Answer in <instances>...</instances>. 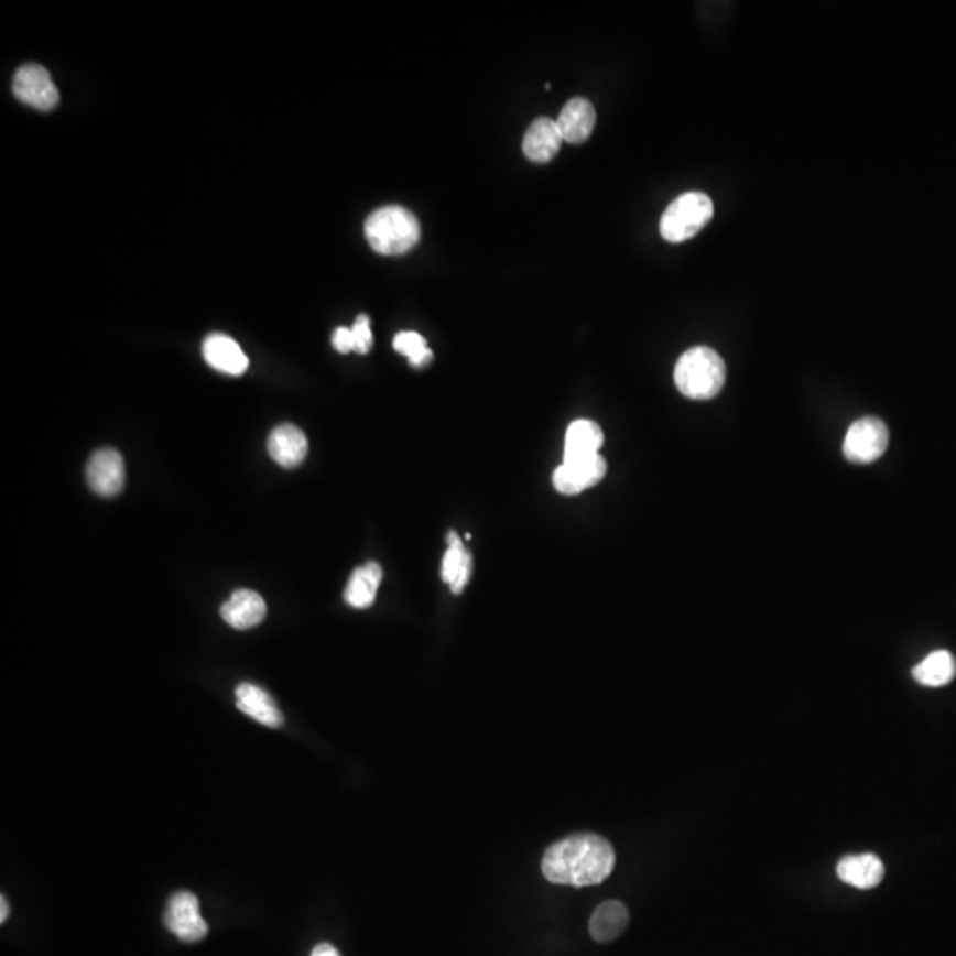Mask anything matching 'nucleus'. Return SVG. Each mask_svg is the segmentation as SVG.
<instances>
[{"instance_id": "obj_1", "label": "nucleus", "mask_w": 956, "mask_h": 956, "mask_svg": "<svg viewBox=\"0 0 956 956\" xmlns=\"http://www.w3.org/2000/svg\"><path fill=\"white\" fill-rule=\"evenodd\" d=\"M615 850L599 835H573L551 845L542 857V873L553 884L587 886L605 882L615 868Z\"/></svg>"}, {"instance_id": "obj_2", "label": "nucleus", "mask_w": 956, "mask_h": 956, "mask_svg": "<svg viewBox=\"0 0 956 956\" xmlns=\"http://www.w3.org/2000/svg\"><path fill=\"white\" fill-rule=\"evenodd\" d=\"M673 376L682 395L693 401H708L725 387L727 366L713 348L696 346L678 358Z\"/></svg>"}, {"instance_id": "obj_3", "label": "nucleus", "mask_w": 956, "mask_h": 956, "mask_svg": "<svg viewBox=\"0 0 956 956\" xmlns=\"http://www.w3.org/2000/svg\"><path fill=\"white\" fill-rule=\"evenodd\" d=\"M370 247L381 256H402L415 249L420 241V224L413 213L402 206H384L366 221Z\"/></svg>"}, {"instance_id": "obj_4", "label": "nucleus", "mask_w": 956, "mask_h": 956, "mask_svg": "<svg viewBox=\"0 0 956 956\" xmlns=\"http://www.w3.org/2000/svg\"><path fill=\"white\" fill-rule=\"evenodd\" d=\"M713 217V199L702 192H687L667 206L659 230L670 243H682L695 238Z\"/></svg>"}, {"instance_id": "obj_5", "label": "nucleus", "mask_w": 956, "mask_h": 956, "mask_svg": "<svg viewBox=\"0 0 956 956\" xmlns=\"http://www.w3.org/2000/svg\"><path fill=\"white\" fill-rule=\"evenodd\" d=\"M889 445V431L876 416H865L848 427L844 439V454L856 465H870L884 456Z\"/></svg>"}, {"instance_id": "obj_6", "label": "nucleus", "mask_w": 956, "mask_h": 956, "mask_svg": "<svg viewBox=\"0 0 956 956\" xmlns=\"http://www.w3.org/2000/svg\"><path fill=\"white\" fill-rule=\"evenodd\" d=\"M163 923L183 943H199L208 935V923L200 914L199 900L188 891L172 894Z\"/></svg>"}, {"instance_id": "obj_7", "label": "nucleus", "mask_w": 956, "mask_h": 956, "mask_svg": "<svg viewBox=\"0 0 956 956\" xmlns=\"http://www.w3.org/2000/svg\"><path fill=\"white\" fill-rule=\"evenodd\" d=\"M13 90L20 101L37 110H51L59 104V90L40 64L22 66L14 75Z\"/></svg>"}, {"instance_id": "obj_8", "label": "nucleus", "mask_w": 956, "mask_h": 956, "mask_svg": "<svg viewBox=\"0 0 956 956\" xmlns=\"http://www.w3.org/2000/svg\"><path fill=\"white\" fill-rule=\"evenodd\" d=\"M606 471L608 465L600 454L583 457V459L564 460L553 475V484L556 491L573 497L597 486L606 477Z\"/></svg>"}, {"instance_id": "obj_9", "label": "nucleus", "mask_w": 956, "mask_h": 956, "mask_svg": "<svg viewBox=\"0 0 956 956\" xmlns=\"http://www.w3.org/2000/svg\"><path fill=\"white\" fill-rule=\"evenodd\" d=\"M87 484L93 492L104 498H112L124 489L127 469L121 454L113 448L95 452L87 463Z\"/></svg>"}, {"instance_id": "obj_10", "label": "nucleus", "mask_w": 956, "mask_h": 956, "mask_svg": "<svg viewBox=\"0 0 956 956\" xmlns=\"http://www.w3.org/2000/svg\"><path fill=\"white\" fill-rule=\"evenodd\" d=\"M268 452L271 459L282 468H296L302 465L308 454V439L302 428L284 424L273 428L268 438Z\"/></svg>"}, {"instance_id": "obj_11", "label": "nucleus", "mask_w": 956, "mask_h": 956, "mask_svg": "<svg viewBox=\"0 0 956 956\" xmlns=\"http://www.w3.org/2000/svg\"><path fill=\"white\" fill-rule=\"evenodd\" d=\"M221 618L238 631L256 628L267 617V602L253 590H236L220 609Z\"/></svg>"}, {"instance_id": "obj_12", "label": "nucleus", "mask_w": 956, "mask_h": 956, "mask_svg": "<svg viewBox=\"0 0 956 956\" xmlns=\"http://www.w3.org/2000/svg\"><path fill=\"white\" fill-rule=\"evenodd\" d=\"M558 124L550 118H539L530 124L523 140L524 156L530 162L547 163L555 159L562 148Z\"/></svg>"}, {"instance_id": "obj_13", "label": "nucleus", "mask_w": 956, "mask_h": 956, "mask_svg": "<svg viewBox=\"0 0 956 956\" xmlns=\"http://www.w3.org/2000/svg\"><path fill=\"white\" fill-rule=\"evenodd\" d=\"M204 360L208 361L213 369L220 370L224 374L241 376L249 369V358L235 339L224 334L209 335L204 340Z\"/></svg>"}, {"instance_id": "obj_14", "label": "nucleus", "mask_w": 956, "mask_h": 956, "mask_svg": "<svg viewBox=\"0 0 956 956\" xmlns=\"http://www.w3.org/2000/svg\"><path fill=\"white\" fill-rule=\"evenodd\" d=\"M236 704L239 710L261 723L264 727L280 728L284 725V716L280 713L275 699L262 687L253 684H239L236 689Z\"/></svg>"}, {"instance_id": "obj_15", "label": "nucleus", "mask_w": 956, "mask_h": 956, "mask_svg": "<svg viewBox=\"0 0 956 956\" xmlns=\"http://www.w3.org/2000/svg\"><path fill=\"white\" fill-rule=\"evenodd\" d=\"M556 124L565 142L582 144L596 127V109L585 98H574L562 109Z\"/></svg>"}, {"instance_id": "obj_16", "label": "nucleus", "mask_w": 956, "mask_h": 956, "mask_svg": "<svg viewBox=\"0 0 956 956\" xmlns=\"http://www.w3.org/2000/svg\"><path fill=\"white\" fill-rule=\"evenodd\" d=\"M838 877L857 889H873L884 879V865L873 854L848 856L838 865Z\"/></svg>"}, {"instance_id": "obj_17", "label": "nucleus", "mask_w": 956, "mask_h": 956, "mask_svg": "<svg viewBox=\"0 0 956 956\" xmlns=\"http://www.w3.org/2000/svg\"><path fill=\"white\" fill-rule=\"evenodd\" d=\"M602 443H605V433L596 422L576 420L568 425L567 434H565L564 460L597 456Z\"/></svg>"}, {"instance_id": "obj_18", "label": "nucleus", "mask_w": 956, "mask_h": 956, "mask_svg": "<svg viewBox=\"0 0 956 956\" xmlns=\"http://www.w3.org/2000/svg\"><path fill=\"white\" fill-rule=\"evenodd\" d=\"M381 579H383V568H381V565L376 564V562H369L363 567H358L351 574L348 587L344 591V599L352 608H370V606L374 605Z\"/></svg>"}, {"instance_id": "obj_19", "label": "nucleus", "mask_w": 956, "mask_h": 956, "mask_svg": "<svg viewBox=\"0 0 956 956\" xmlns=\"http://www.w3.org/2000/svg\"><path fill=\"white\" fill-rule=\"evenodd\" d=\"M629 912L620 902H606L591 914L590 935L597 943H611L628 928Z\"/></svg>"}, {"instance_id": "obj_20", "label": "nucleus", "mask_w": 956, "mask_h": 956, "mask_svg": "<svg viewBox=\"0 0 956 956\" xmlns=\"http://www.w3.org/2000/svg\"><path fill=\"white\" fill-rule=\"evenodd\" d=\"M469 574H471V555L463 546V541L457 537V533L450 532L448 533V550L443 556V582L447 583L454 594H460L468 585Z\"/></svg>"}, {"instance_id": "obj_21", "label": "nucleus", "mask_w": 956, "mask_h": 956, "mask_svg": "<svg viewBox=\"0 0 956 956\" xmlns=\"http://www.w3.org/2000/svg\"><path fill=\"white\" fill-rule=\"evenodd\" d=\"M955 675L956 661L947 650H935L912 670V677L916 678L921 686L926 687L946 686Z\"/></svg>"}, {"instance_id": "obj_22", "label": "nucleus", "mask_w": 956, "mask_h": 956, "mask_svg": "<svg viewBox=\"0 0 956 956\" xmlns=\"http://www.w3.org/2000/svg\"><path fill=\"white\" fill-rule=\"evenodd\" d=\"M393 348L406 357L413 367L427 366L433 360V351L428 349L427 340L416 332H401L393 339Z\"/></svg>"}, {"instance_id": "obj_23", "label": "nucleus", "mask_w": 956, "mask_h": 956, "mask_svg": "<svg viewBox=\"0 0 956 956\" xmlns=\"http://www.w3.org/2000/svg\"><path fill=\"white\" fill-rule=\"evenodd\" d=\"M352 340H355V351L360 355H366L372 348V329H370V321L367 316H358L355 325L351 328Z\"/></svg>"}, {"instance_id": "obj_24", "label": "nucleus", "mask_w": 956, "mask_h": 956, "mask_svg": "<svg viewBox=\"0 0 956 956\" xmlns=\"http://www.w3.org/2000/svg\"><path fill=\"white\" fill-rule=\"evenodd\" d=\"M332 343H334V348L339 352H351L355 351V340H352V332L351 328H340L335 329L334 337H332Z\"/></svg>"}, {"instance_id": "obj_25", "label": "nucleus", "mask_w": 956, "mask_h": 956, "mask_svg": "<svg viewBox=\"0 0 956 956\" xmlns=\"http://www.w3.org/2000/svg\"><path fill=\"white\" fill-rule=\"evenodd\" d=\"M311 956H340L339 952L335 949L334 946H329V944H319V946L314 947V952H312Z\"/></svg>"}, {"instance_id": "obj_26", "label": "nucleus", "mask_w": 956, "mask_h": 956, "mask_svg": "<svg viewBox=\"0 0 956 956\" xmlns=\"http://www.w3.org/2000/svg\"><path fill=\"white\" fill-rule=\"evenodd\" d=\"M10 916V903L6 900V897L0 898V923H4Z\"/></svg>"}]
</instances>
